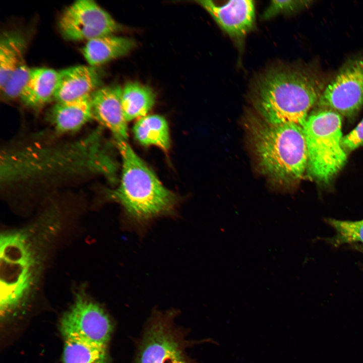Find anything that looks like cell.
I'll use <instances>...</instances> for the list:
<instances>
[{
    "label": "cell",
    "instance_id": "obj_1",
    "mask_svg": "<svg viewBox=\"0 0 363 363\" xmlns=\"http://www.w3.org/2000/svg\"><path fill=\"white\" fill-rule=\"evenodd\" d=\"M59 226L56 214L48 213L30 225L1 234L2 316L6 317L23 308L34 294L47 248Z\"/></svg>",
    "mask_w": 363,
    "mask_h": 363
},
{
    "label": "cell",
    "instance_id": "obj_2",
    "mask_svg": "<svg viewBox=\"0 0 363 363\" xmlns=\"http://www.w3.org/2000/svg\"><path fill=\"white\" fill-rule=\"evenodd\" d=\"M115 141L122 158V173L120 184L109 193L110 198L123 208L125 229L142 235L155 219L174 215L178 198L127 141Z\"/></svg>",
    "mask_w": 363,
    "mask_h": 363
},
{
    "label": "cell",
    "instance_id": "obj_3",
    "mask_svg": "<svg viewBox=\"0 0 363 363\" xmlns=\"http://www.w3.org/2000/svg\"><path fill=\"white\" fill-rule=\"evenodd\" d=\"M324 88L317 77L302 69H273L258 81L255 105L270 124H293L302 127Z\"/></svg>",
    "mask_w": 363,
    "mask_h": 363
},
{
    "label": "cell",
    "instance_id": "obj_4",
    "mask_svg": "<svg viewBox=\"0 0 363 363\" xmlns=\"http://www.w3.org/2000/svg\"><path fill=\"white\" fill-rule=\"evenodd\" d=\"M249 125L254 153L263 174L282 185L302 177L308 155L301 126L272 125L259 119H253Z\"/></svg>",
    "mask_w": 363,
    "mask_h": 363
},
{
    "label": "cell",
    "instance_id": "obj_5",
    "mask_svg": "<svg viewBox=\"0 0 363 363\" xmlns=\"http://www.w3.org/2000/svg\"><path fill=\"white\" fill-rule=\"evenodd\" d=\"M341 127V115L324 108L310 112L302 127L308 150L307 169L319 182H330L346 161Z\"/></svg>",
    "mask_w": 363,
    "mask_h": 363
},
{
    "label": "cell",
    "instance_id": "obj_6",
    "mask_svg": "<svg viewBox=\"0 0 363 363\" xmlns=\"http://www.w3.org/2000/svg\"><path fill=\"white\" fill-rule=\"evenodd\" d=\"M60 331L64 339L76 338L107 348L112 331L111 322L98 304L77 294L61 318Z\"/></svg>",
    "mask_w": 363,
    "mask_h": 363
},
{
    "label": "cell",
    "instance_id": "obj_7",
    "mask_svg": "<svg viewBox=\"0 0 363 363\" xmlns=\"http://www.w3.org/2000/svg\"><path fill=\"white\" fill-rule=\"evenodd\" d=\"M351 117L363 106V56L348 60L324 88L317 104Z\"/></svg>",
    "mask_w": 363,
    "mask_h": 363
},
{
    "label": "cell",
    "instance_id": "obj_8",
    "mask_svg": "<svg viewBox=\"0 0 363 363\" xmlns=\"http://www.w3.org/2000/svg\"><path fill=\"white\" fill-rule=\"evenodd\" d=\"M62 35L72 40H90L112 35L121 26L92 0H78L67 7L58 21Z\"/></svg>",
    "mask_w": 363,
    "mask_h": 363
},
{
    "label": "cell",
    "instance_id": "obj_9",
    "mask_svg": "<svg viewBox=\"0 0 363 363\" xmlns=\"http://www.w3.org/2000/svg\"><path fill=\"white\" fill-rule=\"evenodd\" d=\"M136 363H189L175 332L164 321L158 320L146 330Z\"/></svg>",
    "mask_w": 363,
    "mask_h": 363
},
{
    "label": "cell",
    "instance_id": "obj_10",
    "mask_svg": "<svg viewBox=\"0 0 363 363\" xmlns=\"http://www.w3.org/2000/svg\"><path fill=\"white\" fill-rule=\"evenodd\" d=\"M219 26L231 37L241 39L253 28L255 20L253 1L234 0L217 5L212 1H197Z\"/></svg>",
    "mask_w": 363,
    "mask_h": 363
},
{
    "label": "cell",
    "instance_id": "obj_11",
    "mask_svg": "<svg viewBox=\"0 0 363 363\" xmlns=\"http://www.w3.org/2000/svg\"><path fill=\"white\" fill-rule=\"evenodd\" d=\"M122 88L118 85L98 88L91 94L93 119L113 135L115 141H127L128 127L121 102Z\"/></svg>",
    "mask_w": 363,
    "mask_h": 363
},
{
    "label": "cell",
    "instance_id": "obj_12",
    "mask_svg": "<svg viewBox=\"0 0 363 363\" xmlns=\"http://www.w3.org/2000/svg\"><path fill=\"white\" fill-rule=\"evenodd\" d=\"M58 72L54 99L63 102L91 94L98 89L101 76L96 67L78 65Z\"/></svg>",
    "mask_w": 363,
    "mask_h": 363
},
{
    "label": "cell",
    "instance_id": "obj_13",
    "mask_svg": "<svg viewBox=\"0 0 363 363\" xmlns=\"http://www.w3.org/2000/svg\"><path fill=\"white\" fill-rule=\"evenodd\" d=\"M50 119L56 132H76L93 119L91 94L73 100L56 102L50 111Z\"/></svg>",
    "mask_w": 363,
    "mask_h": 363
},
{
    "label": "cell",
    "instance_id": "obj_14",
    "mask_svg": "<svg viewBox=\"0 0 363 363\" xmlns=\"http://www.w3.org/2000/svg\"><path fill=\"white\" fill-rule=\"evenodd\" d=\"M136 45L132 38L108 35L87 41L82 53L90 66L96 67L126 55Z\"/></svg>",
    "mask_w": 363,
    "mask_h": 363
},
{
    "label": "cell",
    "instance_id": "obj_15",
    "mask_svg": "<svg viewBox=\"0 0 363 363\" xmlns=\"http://www.w3.org/2000/svg\"><path fill=\"white\" fill-rule=\"evenodd\" d=\"M58 75V71L50 68H31L29 80L20 99L24 104L31 107L45 104L54 98Z\"/></svg>",
    "mask_w": 363,
    "mask_h": 363
},
{
    "label": "cell",
    "instance_id": "obj_16",
    "mask_svg": "<svg viewBox=\"0 0 363 363\" xmlns=\"http://www.w3.org/2000/svg\"><path fill=\"white\" fill-rule=\"evenodd\" d=\"M156 95L149 87L136 82L127 83L122 89V105L126 120L142 117L153 106Z\"/></svg>",
    "mask_w": 363,
    "mask_h": 363
},
{
    "label": "cell",
    "instance_id": "obj_17",
    "mask_svg": "<svg viewBox=\"0 0 363 363\" xmlns=\"http://www.w3.org/2000/svg\"><path fill=\"white\" fill-rule=\"evenodd\" d=\"M133 133L136 140L143 145L155 146L165 151L170 147L168 124L161 115H148L139 118L134 125Z\"/></svg>",
    "mask_w": 363,
    "mask_h": 363
},
{
    "label": "cell",
    "instance_id": "obj_18",
    "mask_svg": "<svg viewBox=\"0 0 363 363\" xmlns=\"http://www.w3.org/2000/svg\"><path fill=\"white\" fill-rule=\"evenodd\" d=\"M26 41L20 34L5 32L0 40V88L11 74L24 61Z\"/></svg>",
    "mask_w": 363,
    "mask_h": 363
},
{
    "label": "cell",
    "instance_id": "obj_19",
    "mask_svg": "<svg viewBox=\"0 0 363 363\" xmlns=\"http://www.w3.org/2000/svg\"><path fill=\"white\" fill-rule=\"evenodd\" d=\"M63 363H108L107 348L76 338H66Z\"/></svg>",
    "mask_w": 363,
    "mask_h": 363
},
{
    "label": "cell",
    "instance_id": "obj_20",
    "mask_svg": "<svg viewBox=\"0 0 363 363\" xmlns=\"http://www.w3.org/2000/svg\"><path fill=\"white\" fill-rule=\"evenodd\" d=\"M327 221L336 231V244L363 243V219L352 221L329 219Z\"/></svg>",
    "mask_w": 363,
    "mask_h": 363
},
{
    "label": "cell",
    "instance_id": "obj_21",
    "mask_svg": "<svg viewBox=\"0 0 363 363\" xmlns=\"http://www.w3.org/2000/svg\"><path fill=\"white\" fill-rule=\"evenodd\" d=\"M31 68L22 62L11 74L4 85L0 88L4 98L14 99L20 98L30 76Z\"/></svg>",
    "mask_w": 363,
    "mask_h": 363
},
{
    "label": "cell",
    "instance_id": "obj_22",
    "mask_svg": "<svg viewBox=\"0 0 363 363\" xmlns=\"http://www.w3.org/2000/svg\"><path fill=\"white\" fill-rule=\"evenodd\" d=\"M311 2L310 1H272L262 16L264 19H268L280 14L295 13L308 7Z\"/></svg>",
    "mask_w": 363,
    "mask_h": 363
},
{
    "label": "cell",
    "instance_id": "obj_23",
    "mask_svg": "<svg viewBox=\"0 0 363 363\" xmlns=\"http://www.w3.org/2000/svg\"><path fill=\"white\" fill-rule=\"evenodd\" d=\"M341 145L346 153L363 146V119L352 131L343 137Z\"/></svg>",
    "mask_w": 363,
    "mask_h": 363
}]
</instances>
